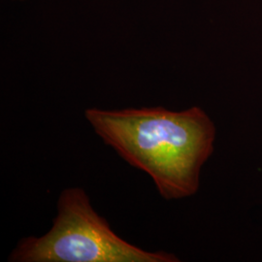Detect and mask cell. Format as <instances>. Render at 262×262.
Here are the masks:
<instances>
[{"label":"cell","instance_id":"2","mask_svg":"<svg viewBox=\"0 0 262 262\" xmlns=\"http://www.w3.org/2000/svg\"><path fill=\"white\" fill-rule=\"evenodd\" d=\"M10 262H178L173 253L149 252L116 234L94 210L83 188L64 189L53 226L40 237L24 238Z\"/></svg>","mask_w":262,"mask_h":262},{"label":"cell","instance_id":"3","mask_svg":"<svg viewBox=\"0 0 262 262\" xmlns=\"http://www.w3.org/2000/svg\"><path fill=\"white\" fill-rule=\"evenodd\" d=\"M13 1H19V2H21V1H27V0H13Z\"/></svg>","mask_w":262,"mask_h":262},{"label":"cell","instance_id":"1","mask_svg":"<svg viewBox=\"0 0 262 262\" xmlns=\"http://www.w3.org/2000/svg\"><path fill=\"white\" fill-rule=\"evenodd\" d=\"M84 117L106 145L150 176L162 198L182 199L198 191L216 136L215 123L200 107L184 111L91 108Z\"/></svg>","mask_w":262,"mask_h":262}]
</instances>
